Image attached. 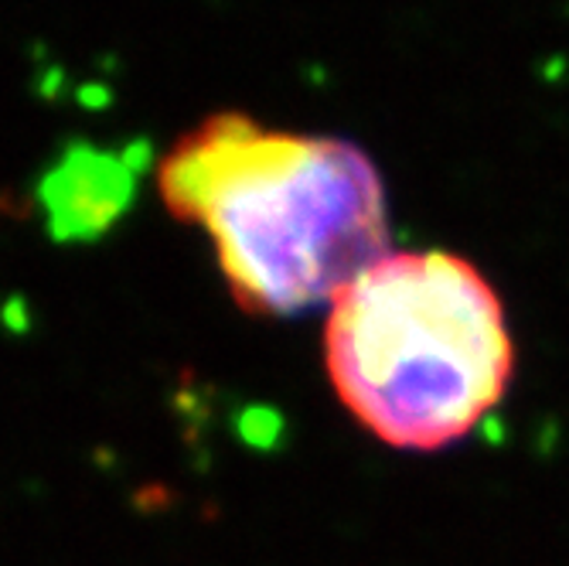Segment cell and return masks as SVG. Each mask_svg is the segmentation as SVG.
<instances>
[{
	"instance_id": "obj_2",
	"label": "cell",
	"mask_w": 569,
	"mask_h": 566,
	"mask_svg": "<svg viewBox=\"0 0 569 566\" xmlns=\"http://www.w3.org/2000/svg\"><path fill=\"white\" fill-rule=\"evenodd\" d=\"M325 358L348 414L402 450L468 437L515 369L495 287L443 249L389 252L361 274L331 304Z\"/></svg>"
},
{
	"instance_id": "obj_1",
	"label": "cell",
	"mask_w": 569,
	"mask_h": 566,
	"mask_svg": "<svg viewBox=\"0 0 569 566\" xmlns=\"http://www.w3.org/2000/svg\"><path fill=\"white\" fill-rule=\"evenodd\" d=\"M168 212L209 232L249 315L335 304L389 256L379 168L338 137L267 130L246 113L204 117L158 165Z\"/></svg>"
}]
</instances>
